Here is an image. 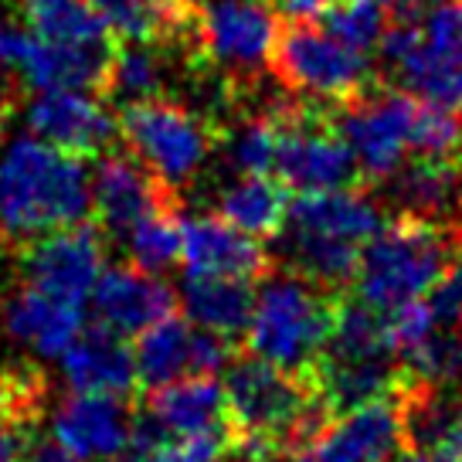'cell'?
<instances>
[{"mask_svg": "<svg viewBox=\"0 0 462 462\" xmlns=\"http://www.w3.org/2000/svg\"><path fill=\"white\" fill-rule=\"evenodd\" d=\"M92 211V177L82 157L38 136H17L0 153V235L28 245L75 228Z\"/></svg>", "mask_w": 462, "mask_h": 462, "instance_id": "cell-1", "label": "cell"}, {"mask_svg": "<svg viewBox=\"0 0 462 462\" xmlns=\"http://www.w3.org/2000/svg\"><path fill=\"white\" fill-rule=\"evenodd\" d=\"M225 394L238 446L235 459L242 462L286 456L303 435L330 419L313 377L282 371L252 354L228 364Z\"/></svg>", "mask_w": 462, "mask_h": 462, "instance_id": "cell-2", "label": "cell"}, {"mask_svg": "<svg viewBox=\"0 0 462 462\" xmlns=\"http://www.w3.org/2000/svg\"><path fill=\"white\" fill-rule=\"evenodd\" d=\"M381 225V204L367 190H306L289 204L286 225L279 231L282 255L292 273L327 289H340L354 282L364 245Z\"/></svg>", "mask_w": 462, "mask_h": 462, "instance_id": "cell-3", "label": "cell"}, {"mask_svg": "<svg viewBox=\"0 0 462 462\" xmlns=\"http://www.w3.org/2000/svg\"><path fill=\"white\" fill-rule=\"evenodd\" d=\"M462 228L429 217L394 215L364 245L354 275V292L364 306L391 313L398 306L425 300L452 269Z\"/></svg>", "mask_w": 462, "mask_h": 462, "instance_id": "cell-4", "label": "cell"}, {"mask_svg": "<svg viewBox=\"0 0 462 462\" xmlns=\"http://www.w3.org/2000/svg\"><path fill=\"white\" fill-rule=\"evenodd\" d=\"M340 303V289L319 286L292 269L265 273L255 289V306L245 330L248 354L310 377L327 350Z\"/></svg>", "mask_w": 462, "mask_h": 462, "instance_id": "cell-5", "label": "cell"}, {"mask_svg": "<svg viewBox=\"0 0 462 462\" xmlns=\"http://www.w3.org/2000/svg\"><path fill=\"white\" fill-rule=\"evenodd\" d=\"M381 58L404 92L462 109V0H432L419 21L391 24Z\"/></svg>", "mask_w": 462, "mask_h": 462, "instance_id": "cell-6", "label": "cell"}, {"mask_svg": "<svg viewBox=\"0 0 462 462\" xmlns=\"http://www.w3.org/2000/svg\"><path fill=\"white\" fill-rule=\"evenodd\" d=\"M279 34L269 0H194L188 55L194 69L221 75L231 88L273 65Z\"/></svg>", "mask_w": 462, "mask_h": 462, "instance_id": "cell-7", "label": "cell"}, {"mask_svg": "<svg viewBox=\"0 0 462 462\" xmlns=\"http://www.w3.org/2000/svg\"><path fill=\"white\" fill-rule=\"evenodd\" d=\"M119 133L133 157L173 190L190 184L217 146L215 123L167 96L126 106Z\"/></svg>", "mask_w": 462, "mask_h": 462, "instance_id": "cell-8", "label": "cell"}, {"mask_svg": "<svg viewBox=\"0 0 462 462\" xmlns=\"http://www.w3.org/2000/svg\"><path fill=\"white\" fill-rule=\"evenodd\" d=\"M273 75L282 86L313 106H346L371 92V61L364 51L333 38L313 21H296L279 34Z\"/></svg>", "mask_w": 462, "mask_h": 462, "instance_id": "cell-9", "label": "cell"}, {"mask_svg": "<svg viewBox=\"0 0 462 462\" xmlns=\"http://www.w3.org/2000/svg\"><path fill=\"white\" fill-rule=\"evenodd\" d=\"M361 173L354 150L340 136L337 123L319 113V106L303 99H282V136H279V160L275 177L306 190L350 188Z\"/></svg>", "mask_w": 462, "mask_h": 462, "instance_id": "cell-10", "label": "cell"}, {"mask_svg": "<svg viewBox=\"0 0 462 462\" xmlns=\"http://www.w3.org/2000/svg\"><path fill=\"white\" fill-rule=\"evenodd\" d=\"M421 99L415 92H364L361 99L337 106V130L354 150L357 167L367 180H388L415 153V123Z\"/></svg>", "mask_w": 462, "mask_h": 462, "instance_id": "cell-11", "label": "cell"}, {"mask_svg": "<svg viewBox=\"0 0 462 462\" xmlns=\"http://www.w3.org/2000/svg\"><path fill=\"white\" fill-rule=\"evenodd\" d=\"M404 448L402 404L381 398L333 415L286 452V462H391Z\"/></svg>", "mask_w": 462, "mask_h": 462, "instance_id": "cell-12", "label": "cell"}, {"mask_svg": "<svg viewBox=\"0 0 462 462\" xmlns=\"http://www.w3.org/2000/svg\"><path fill=\"white\" fill-rule=\"evenodd\" d=\"M24 123L55 150L72 157H102L119 133V119L109 113V99L88 88H44L24 106Z\"/></svg>", "mask_w": 462, "mask_h": 462, "instance_id": "cell-13", "label": "cell"}, {"mask_svg": "<svg viewBox=\"0 0 462 462\" xmlns=\"http://www.w3.org/2000/svg\"><path fill=\"white\" fill-rule=\"evenodd\" d=\"M231 350H235V344L228 337L201 330L190 319H160L146 333H140V344H136L140 384L153 391L173 384L180 377L215 374L231 364Z\"/></svg>", "mask_w": 462, "mask_h": 462, "instance_id": "cell-14", "label": "cell"}, {"mask_svg": "<svg viewBox=\"0 0 462 462\" xmlns=\"http://www.w3.org/2000/svg\"><path fill=\"white\" fill-rule=\"evenodd\" d=\"M102 269H106L102 238L88 225H75L28 242L21 255L24 282L79 306H92V289L99 282Z\"/></svg>", "mask_w": 462, "mask_h": 462, "instance_id": "cell-15", "label": "cell"}, {"mask_svg": "<svg viewBox=\"0 0 462 462\" xmlns=\"http://www.w3.org/2000/svg\"><path fill=\"white\" fill-rule=\"evenodd\" d=\"M177 208V190L146 171L136 157L102 153L92 173V215L113 235H130L143 217Z\"/></svg>", "mask_w": 462, "mask_h": 462, "instance_id": "cell-16", "label": "cell"}, {"mask_svg": "<svg viewBox=\"0 0 462 462\" xmlns=\"http://www.w3.org/2000/svg\"><path fill=\"white\" fill-rule=\"evenodd\" d=\"M133 429L136 419L126 408V398L82 391H72L51 419L55 442L82 462H119L130 446Z\"/></svg>", "mask_w": 462, "mask_h": 462, "instance_id": "cell-17", "label": "cell"}, {"mask_svg": "<svg viewBox=\"0 0 462 462\" xmlns=\"http://www.w3.org/2000/svg\"><path fill=\"white\" fill-rule=\"evenodd\" d=\"M143 415L177 439H215L238 448L228 415V394L215 374L180 377L173 384L153 388L146 394Z\"/></svg>", "mask_w": 462, "mask_h": 462, "instance_id": "cell-18", "label": "cell"}, {"mask_svg": "<svg viewBox=\"0 0 462 462\" xmlns=\"http://www.w3.org/2000/svg\"><path fill=\"white\" fill-rule=\"evenodd\" d=\"M180 265L188 275L259 282L269 273V252L225 217L201 215L180 221Z\"/></svg>", "mask_w": 462, "mask_h": 462, "instance_id": "cell-19", "label": "cell"}, {"mask_svg": "<svg viewBox=\"0 0 462 462\" xmlns=\"http://www.w3.org/2000/svg\"><path fill=\"white\" fill-rule=\"evenodd\" d=\"M92 310L106 330L119 337H140L153 323L173 317V289L157 273H146L136 262L102 269L92 289Z\"/></svg>", "mask_w": 462, "mask_h": 462, "instance_id": "cell-20", "label": "cell"}, {"mask_svg": "<svg viewBox=\"0 0 462 462\" xmlns=\"http://www.w3.org/2000/svg\"><path fill=\"white\" fill-rule=\"evenodd\" d=\"M86 310L21 279L4 303V330L42 357H61L86 330Z\"/></svg>", "mask_w": 462, "mask_h": 462, "instance_id": "cell-21", "label": "cell"}, {"mask_svg": "<svg viewBox=\"0 0 462 462\" xmlns=\"http://www.w3.org/2000/svg\"><path fill=\"white\" fill-rule=\"evenodd\" d=\"M61 374L72 391L109 398H130L140 384L136 350L126 344V337L106 327L82 330V337L61 354Z\"/></svg>", "mask_w": 462, "mask_h": 462, "instance_id": "cell-22", "label": "cell"}, {"mask_svg": "<svg viewBox=\"0 0 462 462\" xmlns=\"http://www.w3.org/2000/svg\"><path fill=\"white\" fill-rule=\"evenodd\" d=\"M388 198L398 204V215L429 217L439 225L459 228L462 211V167L459 160L415 157L388 177Z\"/></svg>", "mask_w": 462, "mask_h": 462, "instance_id": "cell-23", "label": "cell"}, {"mask_svg": "<svg viewBox=\"0 0 462 462\" xmlns=\"http://www.w3.org/2000/svg\"><path fill=\"white\" fill-rule=\"evenodd\" d=\"M116 44L188 48L194 0H88Z\"/></svg>", "mask_w": 462, "mask_h": 462, "instance_id": "cell-24", "label": "cell"}, {"mask_svg": "<svg viewBox=\"0 0 462 462\" xmlns=\"http://www.w3.org/2000/svg\"><path fill=\"white\" fill-rule=\"evenodd\" d=\"M289 188L275 173H242L217 198V217L252 238H275L289 215Z\"/></svg>", "mask_w": 462, "mask_h": 462, "instance_id": "cell-25", "label": "cell"}, {"mask_svg": "<svg viewBox=\"0 0 462 462\" xmlns=\"http://www.w3.org/2000/svg\"><path fill=\"white\" fill-rule=\"evenodd\" d=\"M184 310L188 319L217 337H242L255 306V282L245 279H211V275H184Z\"/></svg>", "mask_w": 462, "mask_h": 462, "instance_id": "cell-26", "label": "cell"}, {"mask_svg": "<svg viewBox=\"0 0 462 462\" xmlns=\"http://www.w3.org/2000/svg\"><path fill=\"white\" fill-rule=\"evenodd\" d=\"M24 31L51 44L72 48H116L106 21L88 0H21Z\"/></svg>", "mask_w": 462, "mask_h": 462, "instance_id": "cell-27", "label": "cell"}, {"mask_svg": "<svg viewBox=\"0 0 462 462\" xmlns=\"http://www.w3.org/2000/svg\"><path fill=\"white\" fill-rule=\"evenodd\" d=\"M167 86V58L160 44H116L113 65L102 96L123 109L146 99H160Z\"/></svg>", "mask_w": 462, "mask_h": 462, "instance_id": "cell-28", "label": "cell"}, {"mask_svg": "<svg viewBox=\"0 0 462 462\" xmlns=\"http://www.w3.org/2000/svg\"><path fill=\"white\" fill-rule=\"evenodd\" d=\"M279 136H282V99L248 113L231 130H225V157L238 173H275L279 160Z\"/></svg>", "mask_w": 462, "mask_h": 462, "instance_id": "cell-29", "label": "cell"}, {"mask_svg": "<svg viewBox=\"0 0 462 462\" xmlns=\"http://www.w3.org/2000/svg\"><path fill=\"white\" fill-rule=\"evenodd\" d=\"M319 21L333 38H340L344 44L357 48L364 55L381 48L391 28V14L384 0H333Z\"/></svg>", "mask_w": 462, "mask_h": 462, "instance_id": "cell-30", "label": "cell"}, {"mask_svg": "<svg viewBox=\"0 0 462 462\" xmlns=\"http://www.w3.org/2000/svg\"><path fill=\"white\" fill-rule=\"evenodd\" d=\"M126 248H130V259L140 269H146V273L160 275L167 265L180 262V221H177V208L143 217L126 235Z\"/></svg>", "mask_w": 462, "mask_h": 462, "instance_id": "cell-31", "label": "cell"}, {"mask_svg": "<svg viewBox=\"0 0 462 462\" xmlns=\"http://www.w3.org/2000/svg\"><path fill=\"white\" fill-rule=\"evenodd\" d=\"M21 42H24V31H17L0 21V72H4V69H14Z\"/></svg>", "mask_w": 462, "mask_h": 462, "instance_id": "cell-32", "label": "cell"}, {"mask_svg": "<svg viewBox=\"0 0 462 462\" xmlns=\"http://www.w3.org/2000/svg\"><path fill=\"white\" fill-rule=\"evenodd\" d=\"M21 462H82L75 459L69 448H61L58 442H34V446L21 456Z\"/></svg>", "mask_w": 462, "mask_h": 462, "instance_id": "cell-33", "label": "cell"}, {"mask_svg": "<svg viewBox=\"0 0 462 462\" xmlns=\"http://www.w3.org/2000/svg\"><path fill=\"white\" fill-rule=\"evenodd\" d=\"M21 429L14 425H7V421H0V462H21Z\"/></svg>", "mask_w": 462, "mask_h": 462, "instance_id": "cell-34", "label": "cell"}, {"mask_svg": "<svg viewBox=\"0 0 462 462\" xmlns=\"http://www.w3.org/2000/svg\"><path fill=\"white\" fill-rule=\"evenodd\" d=\"M398 462H442V459H435V456H425V452H404Z\"/></svg>", "mask_w": 462, "mask_h": 462, "instance_id": "cell-35", "label": "cell"}]
</instances>
